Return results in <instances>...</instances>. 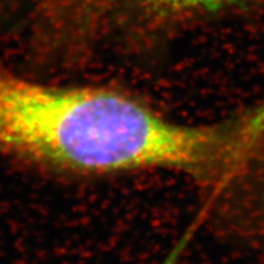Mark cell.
I'll return each mask as SVG.
<instances>
[{"label": "cell", "instance_id": "cell-1", "mask_svg": "<svg viewBox=\"0 0 264 264\" xmlns=\"http://www.w3.org/2000/svg\"><path fill=\"white\" fill-rule=\"evenodd\" d=\"M155 16L176 17L217 11L241 0H141Z\"/></svg>", "mask_w": 264, "mask_h": 264}, {"label": "cell", "instance_id": "cell-2", "mask_svg": "<svg viewBox=\"0 0 264 264\" xmlns=\"http://www.w3.org/2000/svg\"><path fill=\"white\" fill-rule=\"evenodd\" d=\"M113 0H53L55 9L65 19L88 24L102 15Z\"/></svg>", "mask_w": 264, "mask_h": 264}]
</instances>
